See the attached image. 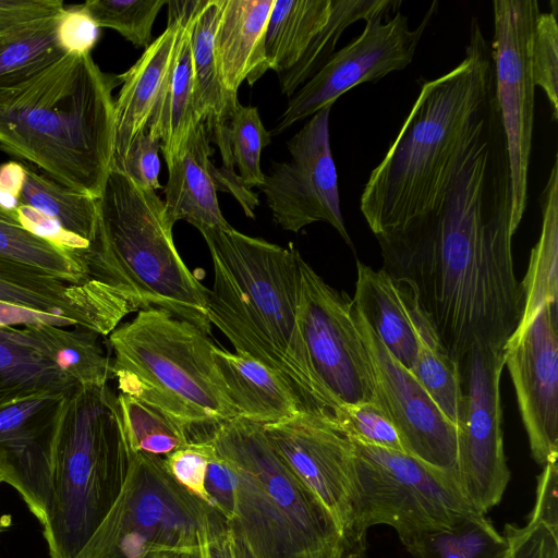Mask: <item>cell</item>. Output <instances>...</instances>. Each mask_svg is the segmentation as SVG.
<instances>
[{
	"instance_id": "6da1fadb",
	"label": "cell",
	"mask_w": 558,
	"mask_h": 558,
	"mask_svg": "<svg viewBox=\"0 0 558 558\" xmlns=\"http://www.w3.org/2000/svg\"><path fill=\"white\" fill-rule=\"evenodd\" d=\"M511 202L508 147L494 95L440 203L376 236L381 269L408 290L440 349L459 365L475 345L504 349L522 316Z\"/></svg>"
},
{
	"instance_id": "7a4b0ae2",
	"label": "cell",
	"mask_w": 558,
	"mask_h": 558,
	"mask_svg": "<svg viewBox=\"0 0 558 558\" xmlns=\"http://www.w3.org/2000/svg\"><path fill=\"white\" fill-rule=\"evenodd\" d=\"M214 266L207 317L233 344L277 373L301 411L335 417L341 404L316 376L299 324L300 259L232 227L199 231Z\"/></svg>"
},
{
	"instance_id": "3957f363",
	"label": "cell",
	"mask_w": 558,
	"mask_h": 558,
	"mask_svg": "<svg viewBox=\"0 0 558 558\" xmlns=\"http://www.w3.org/2000/svg\"><path fill=\"white\" fill-rule=\"evenodd\" d=\"M493 96L490 45L473 17L464 58L422 85L397 137L364 186L360 208L375 236L440 203Z\"/></svg>"
},
{
	"instance_id": "277c9868",
	"label": "cell",
	"mask_w": 558,
	"mask_h": 558,
	"mask_svg": "<svg viewBox=\"0 0 558 558\" xmlns=\"http://www.w3.org/2000/svg\"><path fill=\"white\" fill-rule=\"evenodd\" d=\"M119 75L92 54H64L11 89L0 92V151L56 182L99 198L114 154Z\"/></svg>"
},
{
	"instance_id": "5b68a950",
	"label": "cell",
	"mask_w": 558,
	"mask_h": 558,
	"mask_svg": "<svg viewBox=\"0 0 558 558\" xmlns=\"http://www.w3.org/2000/svg\"><path fill=\"white\" fill-rule=\"evenodd\" d=\"M206 490L251 558H344L349 546L322 501L294 475L262 424L236 416L208 438Z\"/></svg>"
},
{
	"instance_id": "8992f818",
	"label": "cell",
	"mask_w": 558,
	"mask_h": 558,
	"mask_svg": "<svg viewBox=\"0 0 558 558\" xmlns=\"http://www.w3.org/2000/svg\"><path fill=\"white\" fill-rule=\"evenodd\" d=\"M131 452L118 396L78 386L57 407L51 437V499L43 534L50 558H75L117 499Z\"/></svg>"
},
{
	"instance_id": "52a82bcc",
	"label": "cell",
	"mask_w": 558,
	"mask_h": 558,
	"mask_svg": "<svg viewBox=\"0 0 558 558\" xmlns=\"http://www.w3.org/2000/svg\"><path fill=\"white\" fill-rule=\"evenodd\" d=\"M119 393L158 408L183 424L214 432L239 416L215 364L214 343L192 323L144 308L109 333Z\"/></svg>"
},
{
	"instance_id": "ba28073f",
	"label": "cell",
	"mask_w": 558,
	"mask_h": 558,
	"mask_svg": "<svg viewBox=\"0 0 558 558\" xmlns=\"http://www.w3.org/2000/svg\"><path fill=\"white\" fill-rule=\"evenodd\" d=\"M163 201L111 168L98 198V228L90 243L104 272L135 293L144 308H160L207 336L208 291L175 248Z\"/></svg>"
},
{
	"instance_id": "9c48e42d",
	"label": "cell",
	"mask_w": 558,
	"mask_h": 558,
	"mask_svg": "<svg viewBox=\"0 0 558 558\" xmlns=\"http://www.w3.org/2000/svg\"><path fill=\"white\" fill-rule=\"evenodd\" d=\"M354 445L353 525L350 551L364 548L369 527H392L405 547L415 539L486 515L457 478L413 456L357 440Z\"/></svg>"
},
{
	"instance_id": "30bf717a",
	"label": "cell",
	"mask_w": 558,
	"mask_h": 558,
	"mask_svg": "<svg viewBox=\"0 0 558 558\" xmlns=\"http://www.w3.org/2000/svg\"><path fill=\"white\" fill-rule=\"evenodd\" d=\"M215 512L171 477L161 457L133 453L117 499L75 558L194 555Z\"/></svg>"
},
{
	"instance_id": "8fae6325",
	"label": "cell",
	"mask_w": 558,
	"mask_h": 558,
	"mask_svg": "<svg viewBox=\"0 0 558 558\" xmlns=\"http://www.w3.org/2000/svg\"><path fill=\"white\" fill-rule=\"evenodd\" d=\"M99 336L77 325H0V407L38 395L63 396L78 386L106 385L112 378V361Z\"/></svg>"
},
{
	"instance_id": "7c38bea8",
	"label": "cell",
	"mask_w": 558,
	"mask_h": 558,
	"mask_svg": "<svg viewBox=\"0 0 558 558\" xmlns=\"http://www.w3.org/2000/svg\"><path fill=\"white\" fill-rule=\"evenodd\" d=\"M539 12L536 0L493 1L494 36L490 56L495 98L509 156L512 235L521 223L527 203L535 94L531 41Z\"/></svg>"
},
{
	"instance_id": "4fadbf2b",
	"label": "cell",
	"mask_w": 558,
	"mask_h": 558,
	"mask_svg": "<svg viewBox=\"0 0 558 558\" xmlns=\"http://www.w3.org/2000/svg\"><path fill=\"white\" fill-rule=\"evenodd\" d=\"M299 324L313 369L342 404L375 401L371 360L354 302L300 259Z\"/></svg>"
},
{
	"instance_id": "5bb4252c",
	"label": "cell",
	"mask_w": 558,
	"mask_h": 558,
	"mask_svg": "<svg viewBox=\"0 0 558 558\" xmlns=\"http://www.w3.org/2000/svg\"><path fill=\"white\" fill-rule=\"evenodd\" d=\"M388 8L366 20L363 32L336 51L327 62L289 99L270 134H279L298 121L333 105L345 92L365 82H377L393 71L407 68L438 2H432L420 25L410 28L408 17Z\"/></svg>"
},
{
	"instance_id": "9a60e30c",
	"label": "cell",
	"mask_w": 558,
	"mask_h": 558,
	"mask_svg": "<svg viewBox=\"0 0 558 558\" xmlns=\"http://www.w3.org/2000/svg\"><path fill=\"white\" fill-rule=\"evenodd\" d=\"M504 367V349L478 345L460 363L465 410L458 430L456 477L464 496L484 514L500 502L510 481L501 427Z\"/></svg>"
},
{
	"instance_id": "2e32d148",
	"label": "cell",
	"mask_w": 558,
	"mask_h": 558,
	"mask_svg": "<svg viewBox=\"0 0 558 558\" xmlns=\"http://www.w3.org/2000/svg\"><path fill=\"white\" fill-rule=\"evenodd\" d=\"M330 110L327 106L317 111L288 142L291 160L275 162L259 189L281 229L299 232L313 222L325 221L354 251L341 213L330 147Z\"/></svg>"
},
{
	"instance_id": "e0dca14e",
	"label": "cell",
	"mask_w": 558,
	"mask_h": 558,
	"mask_svg": "<svg viewBox=\"0 0 558 558\" xmlns=\"http://www.w3.org/2000/svg\"><path fill=\"white\" fill-rule=\"evenodd\" d=\"M263 426L279 457L332 514L350 553L354 498L352 438L335 417L304 411Z\"/></svg>"
},
{
	"instance_id": "ac0fdd59",
	"label": "cell",
	"mask_w": 558,
	"mask_h": 558,
	"mask_svg": "<svg viewBox=\"0 0 558 558\" xmlns=\"http://www.w3.org/2000/svg\"><path fill=\"white\" fill-rule=\"evenodd\" d=\"M354 317L372 364L375 401L395 425L403 451L456 477L458 428L389 353L355 305Z\"/></svg>"
},
{
	"instance_id": "d6986e66",
	"label": "cell",
	"mask_w": 558,
	"mask_h": 558,
	"mask_svg": "<svg viewBox=\"0 0 558 558\" xmlns=\"http://www.w3.org/2000/svg\"><path fill=\"white\" fill-rule=\"evenodd\" d=\"M557 310V304L543 305L504 348L531 454L542 466L558 458Z\"/></svg>"
},
{
	"instance_id": "ffe728a7",
	"label": "cell",
	"mask_w": 558,
	"mask_h": 558,
	"mask_svg": "<svg viewBox=\"0 0 558 558\" xmlns=\"http://www.w3.org/2000/svg\"><path fill=\"white\" fill-rule=\"evenodd\" d=\"M0 303L62 317L100 336L141 308L133 294L104 283H72L0 257Z\"/></svg>"
},
{
	"instance_id": "44dd1931",
	"label": "cell",
	"mask_w": 558,
	"mask_h": 558,
	"mask_svg": "<svg viewBox=\"0 0 558 558\" xmlns=\"http://www.w3.org/2000/svg\"><path fill=\"white\" fill-rule=\"evenodd\" d=\"M63 396L38 395L0 407V480L41 526L51 499L52 423Z\"/></svg>"
},
{
	"instance_id": "7402d4cb",
	"label": "cell",
	"mask_w": 558,
	"mask_h": 558,
	"mask_svg": "<svg viewBox=\"0 0 558 558\" xmlns=\"http://www.w3.org/2000/svg\"><path fill=\"white\" fill-rule=\"evenodd\" d=\"M186 26L167 28L126 72L114 100V154L112 166L125 156L133 138L146 130L178 57ZM111 166V167H112Z\"/></svg>"
},
{
	"instance_id": "603a6c76",
	"label": "cell",
	"mask_w": 558,
	"mask_h": 558,
	"mask_svg": "<svg viewBox=\"0 0 558 558\" xmlns=\"http://www.w3.org/2000/svg\"><path fill=\"white\" fill-rule=\"evenodd\" d=\"M274 0H220L214 38L221 85L238 102L240 85H253L268 69L265 34Z\"/></svg>"
},
{
	"instance_id": "cb8c5ba5",
	"label": "cell",
	"mask_w": 558,
	"mask_h": 558,
	"mask_svg": "<svg viewBox=\"0 0 558 558\" xmlns=\"http://www.w3.org/2000/svg\"><path fill=\"white\" fill-rule=\"evenodd\" d=\"M353 302L389 353L411 371L422 330L428 327L408 290L381 268L356 260ZM429 328V327H428Z\"/></svg>"
},
{
	"instance_id": "d4e9b609",
	"label": "cell",
	"mask_w": 558,
	"mask_h": 558,
	"mask_svg": "<svg viewBox=\"0 0 558 558\" xmlns=\"http://www.w3.org/2000/svg\"><path fill=\"white\" fill-rule=\"evenodd\" d=\"M209 134L204 121L190 132L185 143L171 159L163 187L166 211L173 223L184 220L199 231L209 228L228 229L211 175L214 163Z\"/></svg>"
},
{
	"instance_id": "484cf974",
	"label": "cell",
	"mask_w": 558,
	"mask_h": 558,
	"mask_svg": "<svg viewBox=\"0 0 558 558\" xmlns=\"http://www.w3.org/2000/svg\"><path fill=\"white\" fill-rule=\"evenodd\" d=\"M215 364L239 416L265 425L301 411L286 381L257 360L214 345Z\"/></svg>"
},
{
	"instance_id": "4316f807",
	"label": "cell",
	"mask_w": 558,
	"mask_h": 558,
	"mask_svg": "<svg viewBox=\"0 0 558 558\" xmlns=\"http://www.w3.org/2000/svg\"><path fill=\"white\" fill-rule=\"evenodd\" d=\"M0 257L72 283L101 281L90 270L89 247L68 248L39 238L17 221L16 213L1 207Z\"/></svg>"
},
{
	"instance_id": "83f0119b",
	"label": "cell",
	"mask_w": 558,
	"mask_h": 558,
	"mask_svg": "<svg viewBox=\"0 0 558 558\" xmlns=\"http://www.w3.org/2000/svg\"><path fill=\"white\" fill-rule=\"evenodd\" d=\"M558 156L541 196L542 231L521 282L524 307L515 330L525 328L546 303L558 302ZM514 330V331H515Z\"/></svg>"
},
{
	"instance_id": "f1b7e54d",
	"label": "cell",
	"mask_w": 558,
	"mask_h": 558,
	"mask_svg": "<svg viewBox=\"0 0 558 558\" xmlns=\"http://www.w3.org/2000/svg\"><path fill=\"white\" fill-rule=\"evenodd\" d=\"M332 12V0H274L265 34L268 69L281 74L302 57Z\"/></svg>"
},
{
	"instance_id": "f546056e",
	"label": "cell",
	"mask_w": 558,
	"mask_h": 558,
	"mask_svg": "<svg viewBox=\"0 0 558 558\" xmlns=\"http://www.w3.org/2000/svg\"><path fill=\"white\" fill-rule=\"evenodd\" d=\"M189 26V25H187ZM203 121L197 112L192 52L186 32L147 131L160 141L166 163L178 154L191 130Z\"/></svg>"
},
{
	"instance_id": "4dcf8cb0",
	"label": "cell",
	"mask_w": 558,
	"mask_h": 558,
	"mask_svg": "<svg viewBox=\"0 0 558 558\" xmlns=\"http://www.w3.org/2000/svg\"><path fill=\"white\" fill-rule=\"evenodd\" d=\"M220 0H205L187 26L196 108L207 132L228 121L238 105L226 94L216 66L214 38Z\"/></svg>"
},
{
	"instance_id": "1f68e13d",
	"label": "cell",
	"mask_w": 558,
	"mask_h": 558,
	"mask_svg": "<svg viewBox=\"0 0 558 558\" xmlns=\"http://www.w3.org/2000/svg\"><path fill=\"white\" fill-rule=\"evenodd\" d=\"M25 165L20 204L56 220L66 232L92 243L98 228V198L60 184Z\"/></svg>"
},
{
	"instance_id": "d6a6232c",
	"label": "cell",
	"mask_w": 558,
	"mask_h": 558,
	"mask_svg": "<svg viewBox=\"0 0 558 558\" xmlns=\"http://www.w3.org/2000/svg\"><path fill=\"white\" fill-rule=\"evenodd\" d=\"M58 15L0 35V92L20 86L66 54L57 38Z\"/></svg>"
},
{
	"instance_id": "836d02e7",
	"label": "cell",
	"mask_w": 558,
	"mask_h": 558,
	"mask_svg": "<svg viewBox=\"0 0 558 558\" xmlns=\"http://www.w3.org/2000/svg\"><path fill=\"white\" fill-rule=\"evenodd\" d=\"M395 0H332V12L324 28L313 38L299 61L288 71L278 74L282 94L289 98L307 82L335 52L342 33L360 20L401 5Z\"/></svg>"
},
{
	"instance_id": "e575fe53",
	"label": "cell",
	"mask_w": 558,
	"mask_h": 558,
	"mask_svg": "<svg viewBox=\"0 0 558 558\" xmlns=\"http://www.w3.org/2000/svg\"><path fill=\"white\" fill-rule=\"evenodd\" d=\"M410 372L459 430L465 410L460 365L440 349L428 327L422 330Z\"/></svg>"
},
{
	"instance_id": "d590c367",
	"label": "cell",
	"mask_w": 558,
	"mask_h": 558,
	"mask_svg": "<svg viewBox=\"0 0 558 558\" xmlns=\"http://www.w3.org/2000/svg\"><path fill=\"white\" fill-rule=\"evenodd\" d=\"M507 542L486 515L424 535L405 546L411 558H501Z\"/></svg>"
},
{
	"instance_id": "8d00e7d4",
	"label": "cell",
	"mask_w": 558,
	"mask_h": 558,
	"mask_svg": "<svg viewBox=\"0 0 558 558\" xmlns=\"http://www.w3.org/2000/svg\"><path fill=\"white\" fill-rule=\"evenodd\" d=\"M117 396L131 454L163 458L192 441L189 429L163 411L128 395Z\"/></svg>"
},
{
	"instance_id": "74e56055",
	"label": "cell",
	"mask_w": 558,
	"mask_h": 558,
	"mask_svg": "<svg viewBox=\"0 0 558 558\" xmlns=\"http://www.w3.org/2000/svg\"><path fill=\"white\" fill-rule=\"evenodd\" d=\"M270 135L260 120L258 109L238 102L228 121V138L233 162L240 171L239 177L250 190L264 183L260 154L270 143Z\"/></svg>"
},
{
	"instance_id": "f35d334b",
	"label": "cell",
	"mask_w": 558,
	"mask_h": 558,
	"mask_svg": "<svg viewBox=\"0 0 558 558\" xmlns=\"http://www.w3.org/2000/svg\"><path fill=\"white\" fill-rule=\"evenodd\" d=\"M167 0H88L84 2L99 27L117 31L135 47L147 48L154 22Z\"/></svg>"
},
{
	"instance_id": "ab89813d",
	"label": "cell",
	"mask_w": 558,
	"mask_h": 558,
	"mask_svg": "<svg viewBox=\"0 0 558 558\" xmlns=\"http://www.w3.org/2000/svg\"><path fill=\"white\" fill-rule=\"evenodd\" d=\"M557 2L550 12H539L531 41V70L535 86L541 87L551 107L553 121L558 119V22Z\"/></svg>"
},
{
	"instance_id": "60d3db41",
	"label": "cell",
	"mask_w": 558,
	"mask_h": 558,
	"mask_svg": "<svg viewBox=\"0 0 558 558\" xmlns=\"http://www.w3.org/2000/svg\"><path fill=\"white\" fill-rule=\"evenodd\" d=\"M335 420L354 440L403 451L395 425L376 401L342 404Z\"/></svg>"
},
{
	"instance_id": "b9f144b4",
	"label": "cell",
	"mask_w": 558,
	"mask_h": 558,
	"mask_svg": "<svg viewBox=\"0 0 558 558\" xmlns=\"http://www.w3.org/2000/svg\"><path fill=\"white\" fill-rule=\"evenodd\" d=\"M214 454V446L209 439H205L189 442L163 457L162 461L168 473L180 486L210 506L206 477Z\"/></svg>"
},
{
	"instance_id": "7bdbcfd3",
	"label": "cell",
	"mask_w": 558,
	"mask_h": 558,
	"mask_svg": "<svg viewBox=\"0 0 558 558\" xmlns=\"http://www.w3.org/2000/svg\"><path fill=\"white\" fill-rule=\"evenodd\" d=\"M159 149L160 141L146 129L133 138L124 158L111 168L125 173L141 187L162 189L159 183Z\"/></svg>"
},
{
	"instance_id": "ee69618b",
	"label": "cell",
	"mask_w": 558,
	"mask_h": 558,
	"mask_svg": "<svg viewBox=\"0 0 558 558\" xmlns=\"http://www.w3.org/2000/svg\"><path fill=\"white\" fill-rule=\"evenodd\" d=\"M99 26L84 3L64 7L57 20V38L65 53L89 54L99 38Z\"/></svg>"
},
{
	"instance_id": "f6af8a7d",
	"label": "cell",
	"mask_w": 558,
	"mask_h": 558,
	"mask_svg": "<svg viewBox=\"0 0 558 558\" xmlns=\"http://www.w3.org/2000/svg\"><path fill=\"white\" fill-rule=\"evenodd\" d=\"M507 547L501 558H558V534L538 523L506 524Z\"/></svg>"
},
{
	"instance_id": "bcb514c9",
	"label": "cell",
	"mask_w": 558,
	"mask_h": 558,
	"mask_svg": "<svg viewBox=\"0 0 558 558\" xmlns=\"http://www.w3.org/2000/svg\"><path fill=\"white\" fill-rule=\"evenodd\" d=\"M64 7L61 0H0V35L56 16Z\"/></svg>"
},
{
	"instance_id": "7dc6e473",
	"label": "cell",
	"mask_w": 558,
	"mask_h": 558,
	"mask_svg": "<svg viewBox=\"0 0 558 558\" xmlns=\"http://www.w3.org/2000/svg\"><path fill=\"white\" fill-rule=\"evenodd\" d=\"M198 558H251L216 510L199 535Z\"/></svg>"
},
{
	"instance_id": "c3c4849f",
	"label": "cell",
	"mask_w": 558,
	"mask_h": 558,
	"mask_svg": "<svg viewBox=\"0 0 558 558\" xmlns=\"http://www.w3.org/2000/svg\"><path fill=\"white\" fill-rule=\"evenodd\" d=\"M535 504L527 522L538 523L558 534V464L543 466L537 476Z\"/></svg>"
},
{
	"instance_id": "681fc988",
	"label": "cell",
	"mask_w": 558,
	"mask_h": 558,
	"mask_svg": "<svg viewBox=\"0 0 558 558\" xmlns=\"http://www.w3.org/2000/svg\"><path fill=\"white\" fill-rule=\"evenodd\" d=\"M17 221L31 233L49 240L68 248H88L90 243L66 232L53 219L45 216L35 208L20 204L16 208Z\"/></svg>"
},
{
	"instance_id": "f907efd6",
	"label": "cell",
	"mask_w": 558,
	"mask_h": 558,
	"mask_svg": "<svg viewBox=\"0 0 558 558\" xmlns=\"http://www.w3.org/2000/svg\"><path fill=\"white\" fill-rule=\"evenodd\" d=\"M26 177L25 165L11 160L0 165V207L15 213Z\"/></svg>"
},
{
	"instance_id": "816d5d0a",
	"label": "cell",
	"mask_w": 558,
	"mask_h": 558,
	"mask_svg": "<svg viewBox=\"0 0 558 558\" xmlns=\"http://www.w3.org/2000/svg\"><path fill=\"white\" fill-rule=\"evenodd\" d=\"M205 0H167L168 24L189 25L196 12L203 7Z\"/></svg>"
},
{
	"instance_id": "f5cc1de1",
	"label": "cell",
	"mask_w": 558,
	"mask_h": 558,
	"mask_svg": "<svg viewBox=\"0 0 558 558\" xmlns=\"http://www.w3.org/2000/svg\"><path fill=\"white\" fill-rule=\"evenodd\" d=\"M11 526V517H0V535Z\"/></svg>"
},
{
	"instance_id": "db71d44e",
	"label": "cell",
	"mask_w": 558,
	"mask_h": 558,
	"mask_svg": "<svg viewBox=\"0 0 558 558\" xmlns=\"http://www.w3.org/2000/svg\"><path fill=\"white\" fill-rule=\"evenodd\" d=\"M175 556L177 555H173V554H157V555L149 556L147 558H174Z\"/></svg>"
},
{
	"instance_id": "11a10c76",
	"label": "cell",
	"mask_w": 558,
	"mask_h": 558,
	"mask_svg": "<svg viewBox=\"0 0 558 558\" xmlns=\"http://www.w3.org/2000/svg\"><path fill=\"white\" fill-rule=\"evenodd\" d=\"M174 558H191V555H189V554H181V555H177Z\"/></svg>"
},
{
	"instance_id": "9f6ffc18",
	"label": "cell",
	"mask_w": 558,
	"mask_h": 558,
	"mask_svg": "<svg viewBox=\"0 0 558 558\" xmlns=\"http://www.w3.org/2000/svg\"><path fill=\"white\" fill-rule=\"evenodd\" d=\"M191 558H198L197 554L191 555Z\"/></svg>"
},
{
	"instance_id": "6f0895ef",
	"label": "cell",
	"mask_w": 558,
	"mask_h": 558,
	"mask_svg": "<svg viewBox=\"0 0 558 558\" xmlns=\"http://www.w3.org/2000/svg\"><path fill=\"white\" fill-rule=\"evenodd\" d=\"M0 483H2L1 480H0Z\"/></svg>"
}]
</instances>
